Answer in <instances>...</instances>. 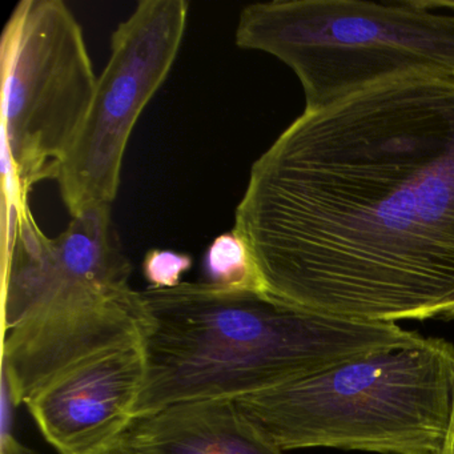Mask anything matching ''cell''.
<instances>
[{"mask_svg": "<svg viewBox=\"0 0 454 454\" xmlns=\"http://www.w3.org/2000/svg\"><path fill=\"white\" fill-rule=\"evenodd\" d=\"M233 231L281 301L440 317L454 297V78L395 76L304 111L252 166Z\"/></svg>", "mask_w": 454, "mask_h": 454, "instance_id": "obj_1", "label": "cell"}, {"mask_svg": "<svg viewBox=\"0 0 454 454\" xmlns=\"http://www.w3.org/2000/svg\"><path fill=\"white\" fill-rule=\"evenodd\" d=\"M140 296L145 373L135 421L185 401L238 400L425 340L395 323L321 315L265 292L204 281Z\"/></svg>", "mask_w": 454, "mask_h": 454, "instance_id": "obj_2", "label": "cell"}, {"mask_svg": "<svg viewBox=\"0 0 454 454\" xmlns=\"http://www.w3.org/2000/svg\"><path fill=\"white\" fill-rule=\"evenodd\" d=\"M453 400L454 345L425 337L235 401L284 451L438 454Z\"/></svg>", "mask_w": 454, "mask_h": 454, "instance_id": "obj_3", "label": "cell"}, {"mask_svg": "<svg viewBox=\"0 0 454 454\" xmlns=\"http://www.w3.org/2000/svg\"><path fill=\"white\" fill-rule=\"evenodd\" d=\"M236 44L292 68L305 111L347 99L395 76L454 78V14L405 0H275L241 12Z\"/></svg>", "mask_w": 454, "mask_h": 454, "instance_id": "obj_4", "label": "cell"}, {"mask_svg": "<svg viewBox=\"0 0 454 454\" xmlns=\"http://www.w3.org/2000/svg\"><path fill=\"white\" fill-rule=\"evenodd\" d=\"M98 78L83 30L62 0H22L2 36L4 190L27 200L60 166L91 107Z\"/></svg>", "mask_w": 454, "mask_h": 454, "instance_id": "obj_5", "label": "cell"}, {"mask_svg": "<svg viewBox=\"0 0 454 454\" xmlns=\"http://www.w3.org/2000/svg\"><path fill=\"white\" fill-rule=\"evenodd\" d=\"M188 9L185 0H143L113 34L110 60L58 176L71 216L115 200L132 129L176 60Z\"/></svg>", "mask_w": 454, "mask_h": 454, "instance_id": "obj_6", "label": "cell"}, {"mask_svg": "<svg viewBox=\"0 0 454 454\" xmlns=\"http://www.w3.org/2000/svg\"><path fill=\"white\" fill-rule=\"evenodd\" d=\"M4 230V331L43 310L129 286L131 264L107 204L84 209L55 239L42 232L28 204H18L14 224Z\"/></svg>", "mask_w": 454, "mask_h": 454, "instance_id": "obj_7", "label": "cell"}, {"mask_svg": "<svg viewBox=\"0 0 454 454\" xmlns=\"http://www.w3.org/2000/svg\"><path fill=\"white\" fill-rule=\"evenodd\" d=\"M142 345L94 356L52 380L26 405L59 454H95L134 424L145 381Z\"/></svg>", "mask_w": 454, "mask_h": 454, "instance_id": "obj_8", "label": "cell"}, {"mask_svg": "<svg viewBox=\"0 0 454 454\" xmlns=\"http://www.w3.org/2000/svg\"><path fill=\"white\" fill-rule=\"evenodd\" d=\"M123 437L140 454H286L230 398L167 406Z\"/></svg>", "mask_w": 454, "mask_h": 454, "instance_id": "obj_9", "label": "cell"}, {"mask_svg": "<svg viewBox=\"0 0 454 454\" xmlns=\"http://www.w3.org/2000/svg\"><path fill=\"white\" fill-rule=\"evenodd\" d=\"M204 283L231 291L265 292L262 273L246 241L235 232L217 236L203 259Z\"/></svg>", "mask_w": 454, "mask_h": 454, "instance_id": "obj_10", "label": "cell"}, {"mask_svg": "<svg viewBox=\"0 0 454 454\" xmlns=\"http://www.w3.org/2000/svg\"><path fill=\"white\" fill-rule=\"evenodd\" d=\"M192 267L188 254L174 251H151L143 262V272L150 288L167 289L179 286L182 276Z\"/></svg>", "mask_w": 454, "mask_h": 454, "instance_id": "obj_11", "label": "cell"}, {"mask_svg": "<svg viewBox=\"0 0 454 454\" xmlns=\"http://www.w3.org/2000/svg\"><path fill=\"white\" fill-rule=\"evenodd\" d=\"M406 4L416 9L432 10L446 9L454 12V0H405Z\"/></svg>", "mask_w": 454, "mask_h": 454, "instance_id": "obj_12", "label": "cell"}, {"mask_svg": "<svg viewBox=\"0 0 454 454\" xmlns=\"http://www.w3.org/2000/svg\"><path fill=\"white\" fill-rule=\"evenodd\" d=\"M2 454H38L28 446L23 445L22 442L14 438V435L2 438Z\"/></svg>", "mask_w": 454, "mask_h": 454, "instance_id": "obj_13", "label": "cell"}, {"mask_svg": "<svg viewBox=\"0 0 454 454\" xmlns=\"http://www.w3.org/2000/svg\"><path fill=\"white\" fill-rule=\"evenodd\" d=\"M438 454H454V400L453 405H451L448 430H446L445 438H443L442 446H441Z\"/></svg>", "mask_w": 454, "mask_h": 454, "instance_id": "obj_14", "label": "cell"}, {"mask_svg": "<svg viewBox=\"0 0 454 454\" xmlns=\"http://www.w3.org/2000/svg\"><path fill=\"white\" fill-rule=\"evenodd\" d=\"M95 454H140L121 437V440L114 442L113 445L107 446V448L102 449Z\"/></svg>", "mask_w": 454, "mask_h": 454, "instance_id": "obj_15", "label": "cell"}, {"mask_svg": "<svg viewBox=\"0 0 454 454\" xmlns=\"http://www.w3.org/2000/svg\"><path fill=\"white\" fill-rule=\"evenodd\" d=\"M441 320H454V297L451 299L450 304L448 305L442 315L440 316Z\"/></svg>", "mask_w": 454, "mask_h": 454, "instance_id": "obj_16", "label": "cell"}]
</instances>
